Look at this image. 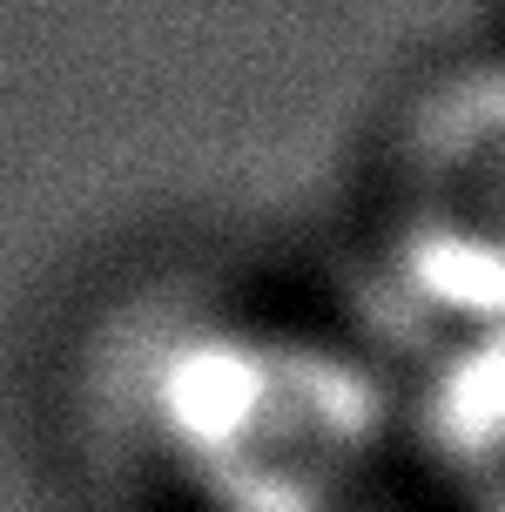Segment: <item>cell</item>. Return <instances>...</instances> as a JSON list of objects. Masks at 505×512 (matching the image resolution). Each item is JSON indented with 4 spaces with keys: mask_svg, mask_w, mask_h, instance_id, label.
<instances>
[{
    "mask_svg": "<svg viewBox=\"0 0 505 512\" xmlns=\"http://www.w3.org/2000/svg\"><path fill=\"white\" fill-rule=\"evenodd\" d=\"M378 277L418 337L505 324V61L404 95L371 189Z\"/></svg>",
    "mask_w": 505,
    "mask_h": 512,
    "instance_id": "cell-1",
    "label": "cell"
},
{
    "mask_svg": "<svg viewBox=\"0 0 505 512\" xmlns=\"http://www.w3.org/2000/svg\"><path fill=\"white\" fill-rule=\"evenodd\" d=\"M404 432L458 512H505V324L418 337Z\"/></svg>",
    "mask_w": 505,
    "mask_h": 512,
    "instance_id": "cell-2",
    "label": "cell"
}]
</instances>
